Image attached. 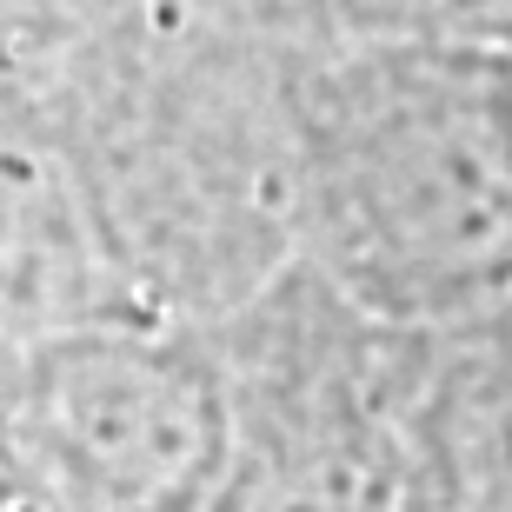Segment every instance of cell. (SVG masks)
<instances>
[{
    "label": "cell",
    "instance_id": "1",
    "mask_svg": "<svg viewBox=\"0 0 512 512\" xmlns=\"http://www.w3.org/2000/svg\"><path fill=\"white\" fill-rule=\"evenodd\" d=\"M293 266L393 326L506 306V47L280 40Z\"/></svg>",
    "mask_w": 512,
    "mask_h": 512
},
{
    "label": "cell",
    "instance_id": "2",
    "mask_svg": "<svg viewBox=\"0 0 512 512\" xmlns=\"http://www.w3.org/2000/svg\"><path fill=\"white\" fill-rule=\"evenodd\" d=\"M220 453L200 512H453L426 439L433 326H393L286 260L200 326Z\"/></svg>",
    "mask_w": 512,
    "mask_h": 512
},
{
    "label": "cell",
    "instance_id": "3",
    "mask_svg": "<svg viewBox=\"0 0 512 512\" xmlns=\"http://www.w3.org/2000/svg\"><path fill=\"white\" fill-rule=\"evenodd\" d=\"M220 386L200 326L100 313L0 340V479L40 512H200Z\"/></svg>",
    "mask_w": 512,
    "mask_h": 512
}]
</instances>
